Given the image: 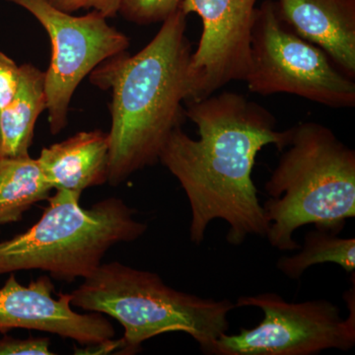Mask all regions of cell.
<instances>
[{
  "label": "cell",
  "instance_id": "6da1fadb",
  "mask_svg": "<svg viewBox=\"0 0 355 355\" xmlns=\"http://www.w3.org/2000/svg\"><path fill=\"white\" fill-rule=\"evenodd\" d=\"M186 105V118L197 125L200 137L191 139L182 127L175 128L159 162L188 198L191 241L202 244L216 219L228 224L229 244L241 245L249 236L266 237L270 223L252 172L263 147L282 151L287 146L289 128L277 130L270 112L238 93H214Z\"/></svg>",
  "mask_w": 355,
  "mask_h": 355
},
{
  "label": "cell",
  "instance_id": "7a4b0ae2",
  "mask_svg": "<svg viewBox=\"0 0 355 355\" xmlns=\"http://www.w3.org/2000/svg\"><path fill=\"white\" fill-rule=\"evenodd\" d=\"M191 53L187 15L179 8L137 55L125 51L91 72V83L112 93V186L159 162L166 140L182 127L183 105L190 98Z\"/></svg>",
  "mask_w": 355,
  "mask_h": 355
},
{
  "label": "cell",
  "instance_id": "3957f363",
  "mask_svg": "<svg viewBox=\"0 0 355 355\" xmlns=\"http://www.w3.org/2000/svg\"><path fill=\"white\" fill-rule=\"evenodd\" d=\"M289 140L265 184L263 205L270 244L282 252L300 249L293 234L313 224L340 234L355 216V151L315 121L289 128Z\"/></svg>",
  "mask_w": 355,
  "mask_h": 355
},
{
  "label": "cell",
  "instance_id": "277c9868",
  "mask_svg": "<svg viewBox=\"0 0 355 355\" xmlns=\"http://www.w3.org/2000/svg\"><path fill=\"white\" fill-rule=\"evenodd\" d=\"M71 305L101 313L123 327L121 354H135L142 343L171 331L188 334L210 354L229 330L235 303L184 293L166 286L155 272L113 261L101 263L71 293Z\"/></svg>",
  "mask_w": 355,
  "mask_h": 355
},
{
  "label": "cell",
  "instance_id": "5b68a950",
  "mask_svg": "<svg viewBox=\"0 0 355 355\" xmlns=\"http://www.w3.org/2000/svg\"><path fill=\"white\" fill-rule=\"evenodd\" d=\"M80 198L57 191L29 230L0 242V275L42 270L62 282L84 279L101 266L114 245L146 234V224L137 221L135 210L120 198H107L84 209Z\"/></svg>",
  "mask_w": 355,
  "mask_h": 355
},
{
  "label": "cell",
  "instance_id": "8992f818",
  "mask_svg": "<svg viewBox=\"0 0 355 355\" xmlns=\"http://www.w3.org/2000/svg\"><path fill=\"white\" fill-rule=\"evenodd\" d=\"M245 83L250 92L286 93L334 109L355 106L354 79L279 17L273 0L257 8Z\"/></svg>",
  "mask_w": 355,
  "mask_h": 355
},
{
  "label": "cell",
  "instance_id": "52a82bcc",
  "mask_svg": "<svg viewBox=\"0 0 355 355\" xmlns=\"http://www.w3.org/2000/svg\"><path fill=\"white\" fill-rule=\"evenodd\" d=\"M355 289L345 292L349 316L328 300L286 302L272 292L241 296L236 307H256L263 318L258 326L222 335L210 355H314L324 350L347 352L355 345Z\"/></svg>",
  "mask_w": 355,
  "mask_h": 355
},
{
  "label": "cell",
  "instance_id": "ba28073f",
  "mask_svg": "<svg viewBox=\"0 0 355 355\" xmlns=\"http://www.w3.org/2000/svg\"><path fill=\"white\" fill-rule=\"evenodd\" d=\"M36 18L50 36L53 55L44 71L46 111L53 135L67 125L72 96L81 81L109 58L125 53L130 39L98 11L72 16L48 0H7Z\"/></svg>",
  "mask_w": 355,
  "mask_h": 355
},
{
  "label": "cell",
  "instance_id": "9c48e42d",
  "mask_svg": "<svg viewBox=\"0 0 355 355\" xmlns=\"http://www.w3.org/2000/svg\"><path fill=\"white\" fill-rule=\"evenodd\" d=\"M257 0H183L181 10L202 22L197 50L191 55L190 98L198 101L233 81H244ZM186 102V103H187Z\"/></svg>",
  "mask_w": 355,
  "mask_h": 355
},
{
  "label": "cell",
  "instance_id": "30bf717a",
  "mask_svg": "<svg viewBox=\"0 0 355 355\" xmlns=\"http://www.w3.org/2000/svg\"><path fill=\"white\" fill-rule=\"evenodd\" d=\"M53 291L55 286L46 275L24 286L11 273L0 288V333L13 329L46 331L84 345H97L116 335L113 324L101 313L76 312L71 294H60L55 299Z\"/></svg>",
  "mask_w": 355,
  "mask_h": 355
},
{
  "label": "cell",
  "instance_id": "8fae6325",
  "mask_svg": "<svg viewBox=\"0 0 355 355\" xmlns=\"http://www.w3.org/2000/svg\"><path fill=\"white\" fill-rule=\"evenodd\" d=\"M279 17L355 78V0H273Z\"/></svg>",
  "mask_w": 355,
  "mask_h": 355
},
{
  "label": "cell",
  "instance_id": "7c38bea8",
  "mask_svg": "<svg viewBox=\"0 0 355 355\" xmlns=\"http://www.w3.org/2000/svg\"><path fill=\"white\" fill-rule=\"evenodd\" d=\"M37 160L53 190L83 195L86 189L109 181V133L101 130L76 133L44 148Z\"/></svg>",
  "mask_w": 355,
  "mask_h": 355
},
{
  "label": "cell",
  "instance_id": "4fadbf2b",
  "mask_svg": "<svg viewBox=\"0 0 355 355\" xmlns=\"http://www.w3.org/2000/svg\"><path fill=\"white\" fill-rule=\"evenodd\" d=\"M44 80V72L34 65H21L17 91L0 109V159L29 157L35 125L46 110Z\"/></svg>",
  "mask_w": 355,
  "mask_h": 355
},
{
  "label": "cell",
  "instance_id": "5bb4252c",
  "mask_svg": "<svg viewBox=\"0 0 355 355\" xmlns=\"http://www.w3.org/2000/svg\"><path fill=\"white\" fill-rule=\"evenodd\" d=\"M53 190L37 159H0V225L20 220Z\"/></svg>",
  "mask_w": 355,
  "mask_h": 355
},
{
  "label": "cell",
  "instance_id": "9a60e30c",
  "mask_svg": "<svg viewBox=\"0 0 355 355\" xmlns=\"http://www.w3.org/2000/svg\"><path fill=\"white\" fill-rule=\"evenodd\" d=\"M336 263L349 273L355 270V239L340 238L328 231H310L305 235L304 246L297 254L282 257L277 268L289 279L297 280L311 266Z\"/></svg>",
  "mask_w": 355,
  "mask_h": 355
},
{
  "label": "cell",
  "instance_id": "2e32d148",
  "mask_svg": "<svg viewBox=\"0 0 355 355\" xmlns=\"http://www.w3.org/2000/svg\"><path fill=\"white\" fill-rule=\"evenodd\" d=\"M183 0H119V11L125 19L139 25L163 22L176 12Z\"/></svg>",
  "mask_w": 355,
  "mask_h": 355
},
{
  "label": "cell",
  "instance_id": "e0dca14e",
  "mask_svg": "<svg viewBox=\"0 0 355 355\" xmlns=\"http://www.w3.org/2000/svg\"><path fill=\"white\" fill-rule=\"evenodd\" d=\"M48 338H30L27 340L4 336L0 340V355H51Z\"/></svg>",
  "mask_w": 355,
  "mask_h": 355
},
{
  "label": "cell",
  "instance_id": "ac0fdd59",
  "mask_svg": "<svg viewBox=\"0 0 355 355\" xmlns=\"http://www.w3.org/2000/svg\"><path fill=\"white\" fill-rule=\"evenodd\" d=\"M20 67L0 51V109L11 102L19 84Z\"/></svg>",
  "mask_w": 355,
  "mask_h": 355
},
{
  "label": "cell",
  "instance_id": "d6986e66",
  "mask_svg": "<svg viewBox=\"0 0 355 355\" xmlns=\"http://www.w3.org/2000/svg\"><path fill=\"white\" fill-rule=\"evenodd\" d=\"M51 6L67 13L80 9H93L106 18L114 17L119 11V0H48Z\"/></svg>",
  "mask_w": 355,
  "mask_h": 355
}]
</instances>
